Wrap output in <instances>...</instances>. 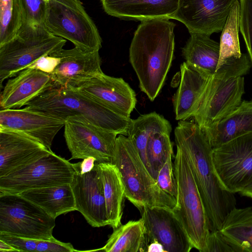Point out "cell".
I'll use <instances>...</instances> for the list:
<instances>
[{
  "label": "cell",
  "mask_w": 252,
  "mask_h": 252,
  "mask_svg": "<svg viewBox=\"0 0 252 252\" xmlns=\"http://www.w3.org/2000/svg\"><path fill=\"white\" fill-rule=\"evenodd\" d=\"M176 147L186 157L208 216L210 232L220 230L236 207L234 194L224 189L214 167L213 148L195 122L181 120L174 130Z\"/></svg>",
  "instance_id": "1"
},
{
  "label": "cell",
  "mask_w": 252,
  "mask_h": 252,
  "mask_svg": "<svg viewBox=\"0 0 252 252\" xmlns=\"http://www.w3.org/2000/svg\"><path fill=\"white\" fill-rule=\"evenodd\" d=\"M141 22L130 45L129 62L141 91L153 101L160 92L171 65L175 24L167 18Z\"/></svg>",
  "instance_id": "2"
},
{
  "label": "cell",
  "mask_w": 252,
  "mask_h": 252,
  "mask_svg": "<svg viewBox=\"0 0 252 252\" xmlns=\"http://www.w3.org/2000/svg\"><path fill=\"white\" fill-rule=\"evenodd\" d=\"M26 107L65 121L85 119L105 130L127 136L131 121L77 90L56 84L29 102Z\"/></svg>",
  "instance_id": "3"
},
{
  "label": "cell",
  "mask_w": 252,
  "mask_h": 252,
  "mask_svg": "<svg viewBox=\"0 0 252 252\" xmlns=\"http://www.w3.org/2000/svg\"><path fill=\"white\" fill-rule=\"evenodd\" d=\"M247 54L227 60L209 80L206 90L193 117L203 129L220 120L242 102L244 78L251 67Z\"/></svg>",
  "instance_id": "4"
},
{
  "label": "cell",
  "mask_w": 252,
  "mask_h": 252,
  "mask_svg": "<svg viewBox=\"0 0 252 252\" xmlns=\"http://www.w3.org/2000/svg\"><path fill=\"white\" fill-rule=\"evenodd\" d=\"M112 163L120 171L126 198L139 211L144 207H175L176 199L160 188L127 136L117 137Z\"/></svg>",
  "instance_id": "5"
},
{
  "label": "cell",
  "mask_w": 252,
  "mask_h": 252,
  "mask_svg": "<svg viewBox=\"0 0 252 252\" xmlns=\"http://www.w3.org/2000/svg\"><path fill=\"white\" fill-rule=\"evenodd\" d=\"M174 161L177 183L176 204L172 209L183 225L193 247L205 252L210 223L189 162L182 150L176 147Z\"/></svg>",
  "instance_id": "6"
},
{
  "label": "cell",
  "mask_w": 252,
  "mask_h": 252,
  "mask_svg": "<svg viewBox=\"0 0 252 252\" xmlns=\"http://www.w3.org/2000/svg\"><path fill=\"white\" fill-rule=\"evenodd\" d=\"M66 40L51 33L45 25L21 26L15 37L0 46V89L3 82L26 69L39 58L63 49Z\"/></svg>",
  "instance_id": "7"
},
{
  "label": "cell",
  "mask_w": 252,
  "mask_h": 252,
  "mask_svg": "<svg viewBox=\"0 0 252 252\" xmlns=\"http://www.w3.org/2000/svg\"><path fill=\"white\" fill-rule=\"evenodd\" d=\"M44 24L51 33L82 50L101 48L98 30L79 0H48Z\"/></svg>",
  "instance_id": "8"
},
{
  "label": "cell",
  "mask_w": 252,
  "mask_h": 252,
  "mask_svg": "<svg viewBox=\"0 0 252 252\" xmlns=\"http://www.w3.org/2000/svg\"><path fill=\"white\" fill-rule=\"evenodd\" d=\"M55 219L19 194L0 193V232L28 238H54Z\"/></svg>",
  "instance_id": "9"
},
{
  "label": "cell",
  "mask_w": 252,
  "mask_h": 252,
  "mask_svg": "<svg viewBox=\"0 0 252 252\" xmlns=\"http://www.w3.org/2000/svg\"><path fill=\"white\" fill-rule=\"evenodd\" d=\"M73 163L53 152L0 177V193L19 194L35 189L70 184Z\"/></svg>",
  "instance_id": "10"
},
{
  "label": "cell",
  "mask_w": 252,
  "mask_h": 252,
  "mask_svg": "<svg viewBox=\"0 0 252 252\" xmlns=\"http://www.w3.org/2000/svg\"><path fill=\"white\" fill-rule=\"evenodd\" d=\"M212 158L222 187L239 193L252 181V133L213 148Z\"/></svg>",
  "instance_id": "11"
},
{
  "label": "cell",
  "mask_w": 252,
  "mask_h": 252,
  "mask_svg": "<svg viewBox=\"0 0 252 252\" xmlns=\"http://www.w3.org/2000/svg\"><path fill=\"white\" fill-rule=\"evenodd\" d=\"M64 136L70 159L93 157L96 162L112 163L117 134L100 128L85 119L70 117L64 122Z\"/></svg>",
  "instance_id": "12"
},
{
  "label": "cell",
  "mask_w": 252,
  "mask_h": 252,
  "mask_svg": "<svg viewBox=\"0 0 252 252\" xmlns=\"http://www.w3.org/2000/svg\"><path fill=\"white\" fill-rule=\"evenodd\" d=\"M236 0H179L171 19L183 23L190 33L211 35L221 32Z\"/></svg>",
  "instance_id": "13"
},
{
  "label": "cell",
  "mask_w": 252,
  "mask_h": 252,
  "mask_svg": "<svg viewBox=\"0 0 252 252\" xmlns=\"http://www.w3.org/2000/svg\"><path fill=\"white\" fill-rule=\"evenodd\" d=\"M148 245L157 241L166 252H189L193 247L183 225L172 209L159 206L140 211Z\"/></svg>",
  "instance_id": "14"
},
{
  "label": "cell",
  "mask_w": 252,
  "mask_h": 252,
  "mask_svg": "<svg viewBox=\"0 0 252 252\" xmlns=\"http://www.w3.org/2000/svg\"><path fill=\"white\" fill-rule=\"evenodd\" d=\"M63 120L31 109H0V129L9 130L24 134L37 140L48 150L53 140L64 126Z\"/></svg>",
  "instance_id": "15"
},
{
  "label": "cell",
  "mask_w": 252,
  "mask_h": 252,
  "mask_svg": "<svg viewBox=\"0 0 252 252\" xmlns=\"http://www.w3.org/2000/svg\"><path fill=\"white\" fill-rule=\"evenodd\" d=\"M70 185L76 210L88 223L94 227L109 225L103 184L96 164L83 174L76 170Z\"/></svg>",
  "instance_id": "16"
},
{
  "label": "cell",
  "mask_w": 252,
  "mask_h": 252,
  "mask_svg": "<svg viewBox=\"0 0 252 252\" xmlns=\"http://www.w3.org/2000/svg\"><path fill=\"white\" fill-rule=\"evenodd\" d=\"M60 62L50 76L55 84L76 88L103 73L99 50L88 51L75 47L52 54Z\"/></svg>",
  "instance_id": "17"
},
{
  "label": "cell",
  "mask_w": 252,
  "mask_h": 252,
  "mask_svg": "<svg viewBox=\"0 0 252 252\" xmlns=\"http://www.w3.org/2000/svg\"><path fill=\"white\" fill-rule=\"evenodd\" d=\"M74 89L128 117L137 102L135 92L123 78L109 76L104 73Z\"/></svg>",
  "instance_id": "18"
},
{
  "label": "cell",
  "mask_w": 252,
  "mask_h": 252,
  "mask_svg": "<svg viewBox=\"0 0 252 252\" xmlns=\"http://www.w3.org/2000/svg\"><path fill=\"white\" fill-rule=\"evenodd\" d=\"M52 152L24 134L0 129V177L32 163Z\"/></svg>",
  "instance_id": "19"
},
{
  "label": "cell",
  "mask_w": 252,
  "mask_h": 252,
  "mask_svg": "<svg viewBox=\"0 0 252 252\" xmlns=\"http://www.w3.org/2000/svg\"><path fill=\"white\" fill-rule=\"evenodd\" d=\"M54 84L49 74L36 69H24L3 87L0 95V109L20 108Z\"/></svg>",
  "instance_id": "20"
},
{
  "label": "cell",
  "mask_w": 252,
  "mask_h": 252,
  "mask_svg": "<svg viewBox=\"0 0 252 252\" xmlns=\"http://www.w3.org/2000/svg\"><path fill=\"white\" fill-rule=\"evenodd\" d=\"M181 79L173 103L177 120H186L196 114L210 77L185 62L180 66Z\"/></svg>",
  "instance_id": "21"
},
{
  "label": "cell",
  "mask_w": 252,
  "mask_h": 252,
  "mask_svg": "<svg viewBox=\"0 0 252 252\" xmlns=\"http://www.w3.org/2000/svg\"><path fill=\"white\" fill-rule=\"evenodd\" d=\"M108 15L132 20L171 19L177 10L179 0H100Z\"/></svg>",
  "instance_id": "22"
},
{
  "label": "cell",
  "mask_w": 252,
  "mask_h": 252,
  "mask_svg": "<svg viewBox=\"0 0 252 252\" xmlns=\"http://www.w3.org/2000/svg\"><path fill=\"white\" fill-rule=\"evenodd\" d=\"M202 130L213 148L252 133V100L242 101L222 119Z\"/></svg>",
  "instance_id": "23"
},
{
  "label": "cell",
  "mask_w": 252,
  "mask_h": 252,
  "mask_svg": "<svg viewBox=\"0 0 252 252\" xmlns=\"http://www.w3.org/2000/svg\"><path fill=\"white\" fill-rule=\"evenodd\" d=\"M103 187L109 225L113 228L121 224L124 200V186L116 165L109 162H95Z\"/></svg>",
  "instance_id": "24"
},
{
  "label": "cell",
  "mask_w": 252,
  "mask_h": 252,
  "mask_svg": "<svg viewBox=\"0 0 252 252\" xmlns=\"http://www.w3.org/2000/svg\"><path fill=\"white\" fill-rule=\"evenodd\" d=\"M19 194L55 219L62 214L76 210L70 184L27 190Z\"/></svg>",
  "instance_id": "25"
},
{
  "label": "cell",
  "mask_w": 252,
  "mask_h": 252,
  "mask_svg": "<svg viewBox=\"0 0 252 252\" xmlns=\"http://www.w3.org/2000/svg\"><path fill=\"white\" fill-rule=\"evenodd\" d=\"M186 62L194 66L211 77L217 70L220 57V43L210 36L202 33H190L182 49Z\"/></svg>",
  "instance_id": "26"
},
{
  "label": "cell",
  "mask_w": 252,
  "mask_h": 252,
  "mask_svg": "<svg viewBox=\"0 0 252 252\" xmlns=\"http://www.w3.org/2000/svg\"><path fill=\"white\" fill-rule=\"evenodd\" d=\"M220 230L235 252H252V207L234 208Z\"/></svg>",
  "instance_id": "27"
},
{
  "label": "cell",
  "mask_w": 252,
  "mask_h": 252,
  "mask_svg": "<svg viewBox=\"0 0 252 252\" xmlns=\"http://www.w3.org/2000/svg\"><path fill=\"white\" fill-rule=\"evenodd\" d=\"M147 240L142 218L113 228L106 244L97 250L106 252H147Z\"/></svg>",
  "instance_id": "28"
},
{
  "label": "cell",
  "mask_w": 252,
  "mask_h": 252,
  "mask_svg": "<svg viewBox=\"0 0 252 252\" xmlns=\"http://www.w3.org/2000/svg\"><path fill=\"white\" fill-rule=\"evenodd\" d=\"M171 130L169 122L156 112L142 115L136 119L131 120L127 136L136 147L148 170L146 147L150 135L155 132H171Z\"/></svg>",
  "instance_id": "29"
},
{
  "label": "cell",
  "mask_w": 252,
  "mask_h": 252,
  "mask_svg": "<svg viewBox=\"0 0 252 252\" xmlns=\"http://www.w3.org/2000/svg\"><path fill=\"white\" fill-rule=\"evenodd\" d=\"M239 0L233 4L221 31L220 42V57L217 69L227 60L242 56L239 39Z\"/></svg>",
  "instance_id": "30"
},
{
  "label": "cell",
  "mask_w": 252,
  "mask_h": 252,
  "mask_svg": "<svg viewBox=\"0 0 252 252\" xmlns=\"http://www.w3.org/2000/svg\"><path fill=\"white\" fill-rule=\"evenodd\" d=\"M170 133L155 132L148 138L146 147L148 170L155 180L166 160L169 156L173 155Z\"/></svg>",
  "instance_id": "31"
},
{
  "label": "cell",
  "mask_w": 252,
  "mask_h": 252,
  "mask_svg": "<svg viewBox=\"0 0 252 252\" xmlns=\"http://www.w3.org/2000/svg\"><path fill=\"white\" fill-rule=\"evenodd\" d=\"M21 26L20 0H0V46L13 39Z\"/></svg>",
  "instance_id": "32"
},
{
  "label": "cell",
  "mask_w": 252,
  "mask_h": 252,
  "mask_svg": "<svg viewBox=\"0 0 252 252\" xmlns=\"http://www.w3.org/2000/svg\"><path fill=\"white\" fill-rule=\"evenodd\" d=\"M20 1L22 9L21 26L36 27L45 25L47 1L20 0Z\"/></svg>",
  "instance_id": "33"
},
{
  "label": "cell",
  "mask_w": 252,
  "mask_h": 252,
  "mask_svg": "<svg viewBox=\"0 0 252 252\" xmlns=\"http://www.w3.org/2000/svg\"><path fill=\"white\" fill-rule=\"evenodd\" d=\"M239 4V30L252 64V0H240Z\"/></svg>",
  "instance_id": "34"
},
{
  "label": "cell",
  "mask_w": 252,
  "mask_h": 252,
  "mask_svg": "<svg viewBox=\"0 0 252 252\" xmlns=\"http://www.w3.org/2000/svg\"><path fill=\"white\" fill-rule=\"evenodd\" d=\"M173 156V155L169 156L162 166L158 173L156 181L162 190L176 199L178 188L174 163L172 161Z\"/></svg>",
  "instance_id": "35"
},
{
  "label": "cell",
  "mask_w": 252,
  "mask_h": 252,
  "mask_svg": "<svg viewBox=\"0 0 252 252\" xmlns=\"http://www.w3.org/2000/svg\"><path fill=\"white\" fill-rule=\"evenodd\" d=\"M0 240L7 243L18 252H36L38 240L0 232Z\"/></svg>",
  "instance_id": "36"
},
{
  "label": "cell",
  "mask_w": 252,
  "mask_h": 252,
  "mask_svg": "<svg viewBox=\"0 0 252 252\" xmlns=\"http://www.w3.org/2000/svg\"><path fill=\"white\" fill-rule=\"evenodd\" d=\"M205 252H235L220 230L211 231L208 237Z\"/></svg>",
  "instance_id": "37"
},
{
  "label": "cell",
  "mask_w": 252,
  "mask_h": 252,
  "mask_svg": "<svg viewBox=\"0 0 252 252\" xmlns=\"http://www.w3.org/2000/svg\"><path fill=\"white\" fill-rule=\"evenodd\" d=\"M75 250L70 243H64L55 238L48 240H38L36 252H73Z\"/></svg>",
  "instance_id": "38"
},
{
  "label": "cell",
  "mask_w": 252,
  "mask_h": 252,
  "mask_svg": "<svg viewBox=\"0 0 252 252\" xmlns=\"http://www.w3.org/2000/svg\"><path fill=\"white\" fill-rule=\"evenodd\" d=\"M59 62V58L53 54L46 55L36 60L27 68L36 69L50 75Z\"/></svg>",
  "instance_id": "39"
},
{
  "label": "cell",
  "mask_w": 252,
  "mask_h": 252,
  "mask_svg": "<svg viewBox=\"0 0 252 252\" xmlns=\"http://www.w3.org/2000/svg\"><path fill=\"white\" fill-rule=\"evenodd\" d=\"M96 158L89 157L83 159V161L73 163L76 170L83 174L91 171L94 167Z\"/></svg>",
  "instance_id": "40"
},
{
  "label": "cell",
  "mask_w": 252,
  "mask_h": 252,
  "mask_svg": "<svg viewBox=\"0 0 252 252\" xmlns=\"http://www.w3.org/2000/svg\"><path fill=\"white\" fill-rule=\"evenodd\" d=\"M165 252L161 244L157 241H153L148 245L147 252Z\"/></svg>",
  "instance_id": "41"
},
{
  "label": "cell",
  "mask_w": 252,
  "mask_h": 252,
  "mask_svg": "<svg viewBox=\"0 0 252 252\" xmlns=\"http://www.w3.org/2000/svg\"><path fill=\"white\" fill-rule=\"evenodd\" d=\"M18 252V251L9 244L0 240V252Z\"/></svg>",
  "instance_id": "42"
},
{
  "label": "cell",
  "mask_w": 252,
  "mask_h": 252,
  "mask_svg": "<svg viewBox=\"0 0 252 252\" xmlns=\"http://www.w3.org/2000/svg\"><path fill=\"white\" fill-rule=\"evenodd\" d=\"M242 196H247L252 198V181L242 191L239 192Z\"/></svg>",
  "instance_id": "43"
},
{
  "label": "cell",
  "mask_w": 252,
  "mask_h": 252,
  "mask_svg": "<svg viewBox=\"0 0 252 252\" xmlns=\"http://www.w3.org/2000/svg\"><path fill=\"white\" fill-rule=\"evenodd\" d=\"M44 0L47 1L48 0Z\"/></svg>",
  "instance_id": "44"
}]
</instances>
